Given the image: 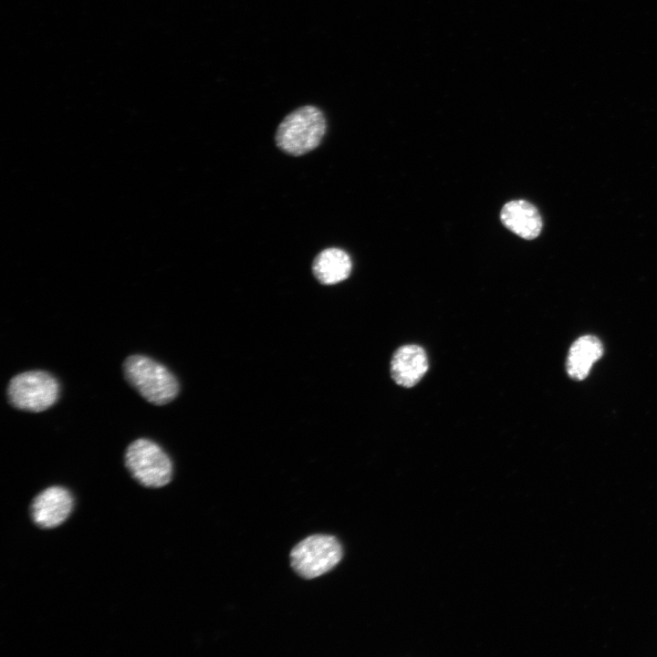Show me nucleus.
I'll list each match as a JSON object with an SVG mask.
<instances>
[{
  "instance_id": "nucleus-1",
  "label": "nucleus",
  "mask_w": 657,
  "mask_h": 657,
  "mask_svg": "<svg viewBox=\"0 0 657 657\" xmlns=\"http://www.w3.org/2000/svg\"><path fill=\"white\" fill-rule=\"evenodd\" d=\"M327 129L326 119L317 107L307 105L287 114L277 127L276 146L292 156L306 154L321 142Z\"/></svg>"
},
{
  "instance_id": "nucleus-2",
  "label": "nucleus",
  "mask_w": 657,
  "mask_h": 657,
  "mask_svg": "<svg viewBox=\"0 0 657 657\" xmlns=\"http://www.w3.org/2000/svg\"><path fill=\"white\" fill-rule=\"evenodd\" d=\"M130 385L154 405L171 402L179 393V382L162 364L143 355H131L123 363Z\"/></svg>"
},
{
  "instance_id": "nucleus-3",
  "label": "nucleus",
  "mask_w": 657,
  "mask_h": 657,
  "mask_svg": "<svg viewBox=\"0 0 657 657\" xmlns=\"http://www.w3.org/2000/svg\"><path fill=\"white\" fill-rule=\"evenodd\" d=\"M125 465L131 476L148 488L165 486L173 474L169 455L156 443L144 438L133 441L127 447Z\"/></svg>"
},
{
  "instance_id": "nucleus-4",
  "label": "nucleus",
  "mask_w": 657,
  "mask_h": 657,
  "mask_svg": "<svg viewBox=\"0 0 657 657\" xmlns=\"http://www.w3.org/2000/svg\"><path fill=\"white\" fill-rule=\"evenodd\" d=\"M7 397L11 405L18 410L43 412L57 402L59 383L47 371H25L10 380Z\"/></svg>"
},
{
  "instance_id": "nucleus-5",
  "label": "nucleus",
  "mask_w": 657,
  "mask_h": 657,
  "mask_svg": "<svg viewBox=\"0 0 657 657\" xmlns=\"http://www.w3.org/2000/svg\"><path fill=\"white\" fill-rule=\"evenodd\" d=\"M342 555V547L335 537L313 535L292 549L290 562L299 576L310 579L330 571L341 560Z\"/></svg>"
},
{
  "instance_id": "nucleus-6",
  "label": "nucleus",
  "mask_w": 657,
  "mask_h": 657,
  "mask_svg": "<svg viewBox=\"0 0 657 657\" xmlns=\"http://www.w3.org/2000/svg\"><path fill=\"white\" fill-rule=\"evenodd\" d=\"M74 506L71 493L63 486L54 485L40 492L32 501L31 517L41 528H54L70 516Z\"/></svg>"
},
{
  "instance_id": "nucleus-7",
  "label": "nucleus",
  "mask_w": 657,
  "mask_h": 657,
  "mask_svg": "<svg viewBox=\"0 0 657 657\" xmlns=\"http://www.w3.org/2000/svg\"><path fill=\"white\" fill-rule=\"evenodd\" d=\"M428 368L427 354L423 348L416 344H406L397 349L391 361L393 381L406 388L416 385Z\"/></svg>"
},
{
  "instance_id": "nucleus-8",
  "label": "nucleus",
  "mask_w": 657,
  "mask_h": 657,
  "mask_svg": "<svg viewBox=\"0 0 657 657\" xmlns=\"http://www.w3.org/2000/svg\"><path fill=\"white\" fill-rule=\"evenodd\" d=\"M500 219L508 230L527 240L537 238L542 230L538 210L525 200L506 203L501 210Z\"/></svg>"
},
{
  "instance_id": "nucleus-9",
  "label": "nucleus",
  "mask_w": 657,
  "mask_h": 657,
  "mask_svg": "<svg viewBox=\"0 0 657 657\" xmlns=\"http://www.w3.org/2000/svg\"><path fill=\"white\" fill-rule=\"evenodd\" d=\"M351 268L352 262L349 254L338 247L322 250L312 265L315 277L324 285H334L347 279Z\"/></svg>"
},
{
  "instance_id": "nucleus-10",
  "label": "nucleus",
  "mask_w": 657,
  "mask_h": 657,
  "mask_svg": "<svg viewBox=\"0 0 657 657\" xmlns=\"http://www.w3.org/2000/svg\"><path fill=\"white\" fill-rule=\"evenodd\" d=\"M600 340L591 335L579 338L570 347L566 362L568 376L574 380L585 379L592 365L602 356Z\"/></svg>"
}]
</instances>
